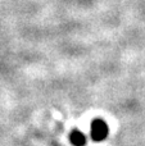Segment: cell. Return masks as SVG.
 I'll return each mask as SVG.
<instances>
[{
	"label": "cell",
	"instance_id": "cell-1",
	"mask_svg": "<svg viewBox=\"0 0 145 146\" xmlns=\"http://www.w3.org/2000/svg\"><path fill=\"white\" fill-rule=\"evenodd\" d=\"M108 136V126L102 119H95L91 123V139L94 141H103Z\"/></svg>",
	"mask_w": 145,
	"mask_h": 146
},
{
	"label": "cell",
	"instance_id": "cell-2",
	"mask_svg": "<svg viewBox=\"0 0 145 146\" xmlns=\"http://www.w3.org/2000/svg\"><path fill=\"white\" fill-rule=\"evenodd\" d=\"M69 140H71L72 145H74V146H85V144H86V137H85V135L82 133L81 131H77V129L72 131L71 136H69Z\"/></svg>",
	"mask_w": 145,
	"mask_h": 146
}]
</instances>
